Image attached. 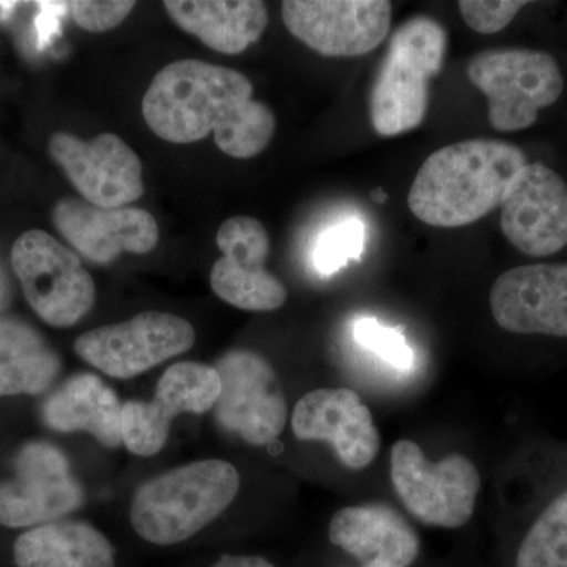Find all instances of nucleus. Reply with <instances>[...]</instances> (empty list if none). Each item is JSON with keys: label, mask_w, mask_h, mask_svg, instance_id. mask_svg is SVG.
<instances>
[{"label": "nucleus", "mask_w": 567, "mask_h": 567, "mask_svg": "<svg viewBox=\"0 0 567 567\" xmlns=\"http://www.w3.org/2000/svg\"><path fill=\"white\" fill-rule=\"evenodd\" d=\"M491 309L509 333L567 338V264L511 268L492 286Z\"/></svg>", "instance_id": "nucleus-15"}, {"label": "nucleus", "mask_w": 567, "mask_h": 567, "mask_svg": "<svg viewBox=\"0 0 567 567\" xmlns=\"http://www.w3.org/2000/svg\"><path fill=\"white\" fill-rule=\"evenodd\" d=\"M328 537L363 567H410L420 555V537L412 525L380 503L338 511Z\"/></svg>", "instance_id": "nucleus-18"}, {"label": "nucleus", "mask_w": 567, "mask_h": 567, "mask_svg": "<svg viewBox=\"0 0 567 567\" xmlns=\"http://www.w3.org/2000/svg\"><path fill=\"white\" fill-rule=\"evenodd\" d=\"M391 481L406 509L427 527L461 528L475 513L480 472L461 454L434 464L415 442L399 440L391 450Z\"/></svg>", "instance_id": "nucleus-6"}, {"label": "nucleus", "mask_w": 567, "mask_h": 567, "mask_svg": "<svg viewBox=\"0 0 567 567\" xmlns=\"http://www.w3.org/2000/svg\"><path fill=\"white\" fill-rule=\"evenodd\" d=\"M371 197L375 204H385L388 200V194L383 192L382 188H375L374 192L371 193Z\"/></svg>", "instance_id": "nucleus-32"}, {"label": "nucleus", "mask_w": 567, "mask_h": 567, "mask_svg": "<svg viewBox=\"0 0 567 567\" xmlns=\"http://www.w3.org/2000/svg\"><path fill=\"white\" fill-rule=\"evenodd\" d=\"M17 567H115L110 540L82 522H52L18 537Z\"/></svg>", "instance_id": "nucleus-21"}, {"label": "nucleus", "mask_w": 567, "mask_h": 567, "mask_svg": "<svg viewBox=\"0 0 567 567\" xmlns=\"http://www.w3.org/2000/svg\"><path fill=\"white\" fill-rule=\"evenodd\" d=\"M364 224L347 219L324 230L317 238L315 267L320 275L330 276L344 268L350 260H358L364 251Z\"/></svg>", "instance_id": "nucleus-25"}, {"label": "nucleus", "mask_w": 567, "mask_h": 567, "mask_svg": "<svg viewBox=\"0 0 567 567\" xmlns=\"http://www.w3.org/2000/svg\"><path fill=\"white\" fill-rule=\"evenodd\" d=\"M216 244L223 257L213 265V292L244 311L270 312L287 301V290L265 268L270 237L264 224L249 216H235L221 224Z\"/></svg>", "instance_id": "nucleus-13"}, {"label": "nucleus", "mask_w": 567, "mask_h": 567, "mask_svg": "<svg viewBox=\"0 0 567 567\" xmlns=\"http://www.w3.org/2000/svg\"><path fill=\"white\" fill-rule=\"evenodd\" d=\"M221 394V377L207 364L177 363L171 365L156 385L155 398L148 402L162 423L169 425L182 413L204 415L215 409Z\"/></svg>", "instance_id": "nucleus-23"}, {"label": "nucleus", "mask_w": 567, "mask_h": 567, "mask_svg": "<svg viewBox=\"0 0 567 567\" xmlns=\"http://www.w3.org/2000/svg\"><path fill=\"white\" fill-rule=\"evenodd\" d=\"M43 417L54 431H85L106 447L123 443L121 402L96 375L80 374L66 380L44 402Z\"/></svg>", "instance_id": "nucleus-20"}, {"label": "nucleus", "mask_w": 567, "mask_h": 567, "mask_svg": "<svg viewBox=\"0 0 567 567\" xmlns=\"http://www.w3.org/2000/svg\"><path fill=\"white\" fill-rule=\"evenodd\" d=\"M353 336L358 344L401 371H409L415 363V353L406 344L402 328L385 327L374 319L364 317L354 322Z\"/></svg>", "instance_id": "nucleus-27"}, {"label": "nucleus", "mask_w": 567, "mask_h": 567, "mask_svg": "<svg viewBox=\"0 0 567 567\" xmlns=\"http://www.w3.org/2000/svg\"><path fill=\"white\" fill-rule=\"evenodd\" d=\"M212 567H275L268 559L262 557H233L224 555Z\"/></svg>", "instance_id": "nucleus-31"}, {"label": "nucleus", "mask_w": 567, "mask_h": 567, "mask_svg": "<svg viewBox=\"0 0 567 567\" xmlns=\"http://www.w3.org/2000/svg\"><path fill=\"white\" fill-rule=\"evenodd\" d=\"M528 159L517 145L470 140L432 153L417 171L409 207L434 227H462L502 207L511 182Z\"/></svg>", "instance_id": "nucleus-2"}, {"label": "nucleus", "mask_w": 567, "mask_h": 567, "mask_svg": "<svg viewBox=\"0 0 567 567\" xmlns=\"http://www.w3.org/2000/svg\"><path fill=\"white\" fill-rule=\"evenodd\" d=\"M40 13L35 18L37 44L43 50L58 35L62 14L69 9L66 2H39Z\"/></svg>", "instance_id": "nucleus-30"}, {"label": "nucleus", "mask_w": 567, "mask_h": 567, "mask_svg": "<svg viewBox=\"0 0 567 567\" xmlns=\"http://www.w3.org/2000/svg\"><path fill=\"white\" fill-rule=\"evenodd\" d=\"M466 73L486 95L488 122L496 132L529 128L539 111L557 103L565 91L557 61L543 51H483L470 61Z\"/></svg>", "instance_id": "nucleus-5"}, {"label": "nucleus", "mask_w": 567, "mask_h": 567, "mask_svg": "<svg viewBox=\"0 0 567 567\" xmlns=\"http://www.w3.org/2000/svg\"><path fill=\"white\" fill-rule=\"evenodd\" d=\"M446 48L445 28L434 18H410L399 25L377 71L369 103L380 136H399L424 122L429 84L443 69Z\"/></svg>", "instance_id": "nucleus-4"}, {"label": "nucleus", "mask_w": 567, "mask_h": 567, "mask_svg": "<svg viewBox=\"0 0 567 567\" xmlns=\"http://www.w3.org/2000/svg\"><path fill=\"white\" fill-rule=\"evenodd\" d=\"M50 153L85 203L95 207H126L144 194L141 158L117 134L82 141L55 133Z\"/></svg>", "instance_id": "nucleus-12"}, {"label": "nucleus", "mask_w": 567, "mask_h": 567, "mask_svg": "<svg viewBox=\"0 0 567 567\" xmlns=\"http://www.w3.org/2000/svg\"><path fill=\"white\" fill-rule=\"evenodd\" d=\"M164 9L182 31L221 54H241L268 25L259 0H166Z\"/></svg>", "instance_id": "nucleus-19"}, {"label": "nucleus", "mask_w": 567, "mask_h": 567, "mask_svg": "<svg viewBox=\"0 0 567 567\" xmlns=\"http://www.w3.org/2000/svg\"><path fill=\"white\" fill-rule=\"evenodd\" d=\"M215 369L221 377L216 421L251 445L275 442L287 424V402L271 364L249 350H233Z\"/></svg>", "instance_id": "nucleus-9"}, {"label": "nucleus", "mask_w": 567, "mask_h": 567, "mask_svg": "<svg viewBox=\"0 0 567 567\" xmlns=\"http://www.w3.org/2000/svg\"><path fill=\"white\" fill-rule=\"evenodd\" d=\"M11 264L29 305L51 327L80 322L95 303V282L80 257L43 230L14 241Z\"/></svg>", "instance_id": "nucleus-7"}, {"label": "nucleus", "mask_w": 567, "mask_h": 567, "mask_svg": "<svg viewBox=\"0 0 567 567\" xmlns=\"http://www.w3.org/2000/svg\"><path fill=\"white\" fill-rule=\"evenodd\" d=\"M240 491V475L226 461L194 462L153 477L134 495V532L155 546H174L212 524Z\"/></svg>", "instance_id": "nucleus-3"}, {"label": "nucleus", "mask_w": 567, "mask_h": 567, "mask_svg": "<svg viewBox=\"0 0 567 567\" xmlns=\"http://www.w3.org/2000/svg\"><path fill=\"white\" fill-rule=\"evenodd\" d=\"M502 230L518 251L554 256L567 246V183L543 163L518 171L502 203Z\"/></svg>", "instance_id": "nucleus-14"}, {"label": "nucleus", "mask_w": 567, "mask_h": 567, "mask_svg": "<svg viewBox=\"0 0 567 567\" xmlns=\"http://www.w3.org/2000/svg\"><path fill=\"white\" fill-rule=\"evenodd\" d=\"M133 0H78L70 2L69 9L74 22L87 32H107L117 28L132 13Z\"/></svg>", "instance_id": "nucleus-29"}, {"label": "nucleus", "mask_w": 567, "mask_h": 567, "mask_svg": "<svg viewBox=\"0 0 567 567\" xmlns=\"http://www.w3.org/2000/svg\"><path fill=\"white\" fill-rule=\"evenodd\" d=\"M514 567H567V486L536 514L518 546Z\"/></svg>", "instance_id": "nucleus-24"}, {"label": "nucleus", "mask_w": 567, "mask_h": 567, "mask_svg": "<svg viewBox=\"0 0 567 567\" xmlns=\"http://www.w3.org/2000/svg\"><path fill=\"white\" fill-rule=\"evenodd\" d=\"M252 95V82L240 71L182 59L153 78L142 100V115L164 141L193 144L213 133L226 155L252 158L276 132L274 111Z\"/></svg>", "instance_id": "nucleus-1"}, {"label": "nucleus", "mask_w": 567, "mask_h": 567, "mask_svg": "<svg viewBox=\"0 0 567 567\" xmlns=\"http://www.w3.org/2000/svg\"><path fill=\"white\" fill-rule=\"evenodd\" d=\"M82 502V488L61 451L48 443H29L18 454L14 476L0 484V525L52 524Z\"/></svg>", "instance_id": "nucleus-11"}, {"label": "nucleus", "mask_w": 567, "mask_h": 567, "mask_svg": "<svg viewBox=\"0 0 567 567\" xmlns=\"http://www.w3.org/2000/svg\"><path fill=\"white\" fill-rule=\"evenodd\" d=\"M61 371V360L32 327L0 319V395L40 394Z\"/></svg>", "instance_id": "nucleus-22"}, {"label": "nucleus", "mask_w": 567, "mask_h": 567, "mask_svg": "<svg viewBox=\"0 0 567 567\" xmlns=\"http://www.w3.org/2000/svg\"><path fill=\"white\" fill-rule=\"evenodd\" d=\"M393 7L386 0H286L287 31L324 58L369 54L386 39Z\"/></svg>", "instance_id": "nucleus-10"}, {"label": "nucleus", "mask_w": 567, "mask_h": 567, "mask_svg": "<svg viewBox=\"0 0 567 567\" xmlns=\"http://www.w3.org/2000/svg\"><path fill=\"white\" fill-rule=\"evenodd\" d=\"M196 331L188 320L167 312H141L126 322L82 334L74 350L82 360L115 379L133 377L188 352Z\"/></svg>", "instance_id": "nucleus-8"}, {"label": "nucleus", "mask_w": 567, "mask_h": 567, "mask_svg": "<svg viewBox=\"0 0 567 567\" xmlns=\"http://www.w3.org/2000/svg\"><path fill=\"white\" fill-rule=\"evenodd\" d=\"M17 3L0 2V18H7Z\"/></svg>", "instance_id": "nucleus-33"}, {"label": "nucleus", "mask_w": 567, "mask_h": 567, "mask_svg": "<svg viewBox=\"0 0 567 567\" xmlns=\"http://www.w3.org/2000/svg\"><path fill=\"white\" fill-rule=\"evenodd\" d=\"M527 6L518 0H461L458 10L470 29L491 35L506 29Z\"/></svg>", "instance_id": "nucleus-28"}, {"label": "nucleus", "mask_w": 567, "mask_h": 567, "mask_svg": "<svg viewBox=\"0 0 567 567\" xmlns=\"http://www.w3.org/2000/svg\"><path fill=\"white\" fill-rule=\"evenodd\" d=\"M62 237L93 264H111L122 252H151L159 229L142 208H102L80 199H62L52 212Z\"/></svg>", "instance_id": "nucleus-17"}, {"label": "nucleus", "mask_w": 567, "mask_h": 567, "mask_svg": "<svg viewBox=\"0 0 567 567\" xmlns=\"http://www.w3.org/2000/svg\"><path fill=\"white\" fill-rule=\"evenodd\" d=\"M293 434L301 442H328L350 470H363L375 461L380 434L371 410L349 388H319L297 402Z\"/></svg>", "instance_id": "nucleus-16"}, {"label": "nucleus", "mask_w": 567, "mask_h": 567, "mask_svg": "<svg viewBox=\"0 0 567 567\" xmlns=\"http://www.w3.org/2000/svg\"><path fill=\"white\" fill-rule=\"evenodd\" d=\"M169 425L152 412L148 402L128 401L122 406V440L130 453L155 456L166 445Z\"/></svg>", "instance_id": "nucleus-26"}]
</instances>
